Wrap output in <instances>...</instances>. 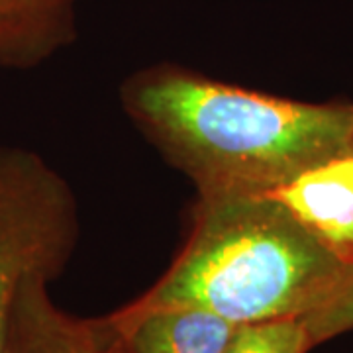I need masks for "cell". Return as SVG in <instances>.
<instances>
[{"instance_id":"cell-4","label":"cell","mask_w":353,"mask_h":353,"mask_svg":"<svg viewBox=\"0 0 353 353\" xmlns=\"http://www.w3.org/2000/svg\"><path fill=\"white\" fill-rule=\"evenodd\" d=\"M2 353H128L108 316L79 318L50 296V281L30 279L14 303Z\"/></svg>"},{"instance_id":"cell-2","label":"cell","mask_w":353,"mask_h":353,"mask_svg":"<svg viewBox=\"0 0 353 353\" xmlns=\"http://www.w3.org/2000/svg\"><path fill=\"white\" fill-rule=\"evenodd\" d=\"M352 273V263L269 194L196 196L189 234L173 263L118 312L189 306L236 326L303 320Z\"/></svg>"},{"instance_id":"cell-8","label":"cell","mask_w":353,"mask_h":353,"mask_svg":"<svg viewBox=\"0 0 353 353\" xmlns=\"http://www.w3.org/2000/svg\"><path fill=\"white\" fill-rule=\"evenodd\" d=\"M312 343L301 320H271L236 330L224 353H308Z\"/></svg>"},{"instance_id":"cell-3","label":"cell","mask_w":353,"mask_h":353,"mask_svg":"<svg viewBox=\"0 0 353 353\" xmlns=\"http://www.w3.org/2000/svg\"><path fill=\"white\" fill-rule=\"evenodd\" d=\"M79 232L69 181L39 153L0 143V353L22 287L34 277H59Z\"/></svg>"},{"instance_id":"cell-5","label":"cell","mask_w":353,"mask_h":353,"mask_svg":"<svg viewBox=\"0 0 353 353\" xmlns=\"http://www.w3.org/2000/svg\"><path fill=\"white\" fill-rule=\"evenodd\" d=\"M269 196L353 265V152L306 169Z\"/></svg>"},{"instance_id":"cell-1","label":"cell","mask_w":353,"mask_h":353,"mask_svg":"<svg viewBox=\"0 0 353 353\" xmlns=\"http://www.w3.org/2000/svg\"><path fill=\"white\" fill-rule=\"evenodd\" d=\"M120 101L196 196L269 194L353 148V102L281 99L181 65L132 73Z\"/></svg>"},{"instance_id":"cell-10","label":"cell","mask_w":353,"mask_h":353,"mask_svg":"<svg viewBox=\"0 0 353 353\" xmlns=\"http://www.w3.org/2000/svg\"><path fill=\"white\" fill-rule=\"evenodd\" d=\"M352 152H353V148H352Z\"/></svg>"},{"instance_id":"cell-7","label":"cell","mask_w":353,"mask_h":353,"mask_svg":"<svg viewBox=\"0 0 353 353\" xmlns=\"http://www.w3.org/2000/svg\"><path fill=\"white\" fill-rule=\"evenodd\" d=\"M128 353H224L240 326L202 308H159L108 314Z\"/></svg>"},{"instance_id":"cell-6","label":"cell","mask_w":353,"mask_h":353,"mask_svg":"<svg viewBox=\"0 0 353 353\" xmlns=\"http://www.w3.org/2000/svg\"><path fill=\"white\" fill-rule=\"evenodd\" d=\"M81 0H0V73L38 69L77 39Z\"/></svg>"},{"instance_id":"cell-9","label":"cell","mask_w":353,"mask_h":353,"mask_svg":"<svg viewBox=\"0 0 353 353\" xmlns=\"http://www.w3.org/2000/svg\"><path fill=\"white\" fill-rule=\"evenodd\" d=\"M312 347L353 330V273L314 312L301 320Z\"/></svg>"}]
</instances>
